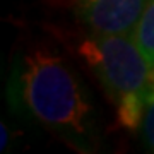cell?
<instances>
[{"instance_id":"6da1fadb","label":"cell","mask_w":154,"mask_h":154,"mask_svg":"<svg viewBox=\"0 0 154 154\" xmlns=\"http://www.w3.org/2000/svg\"><path fill=\"white\" fill-rule=\"evenodd\" d=\"M11 110L46 127L77 151L94 149L96 111L81 75L62 57L34 50L16 58L7 82Z\"/></svg>"},{"instance_id":"7a4b0ae2","label":"cell","mask_w":154,"mask_h":154,"mask_svg":"<svg viewBox=\"0 0 154 154\" xmlns=\"http://www.w3.org/2000/svg\"><path fill=\"white\" fill-rule=\"evenodd\" d=\"M79 55L113 103L127 94L149 96L152 65L132 34H94V38L81 43Z\"/></svg>"},{"instance_id":"3957f363","label":"cell","mask_w":154,"mask_h":154,"mask_svg":"<svg viewBox=\"0 0 154 154\" xmlns=\"http://www.w3.org/2000/svg\"><path fill=\"white\" fill-rule=\"evenodd\" d=\"M147 0H77V11L94 34H132Z\"/></svg>"},{"instance_id":"277c9868","label":"cell","mask_w":154,"mask_h":154,"mask_svg":"<svg viewBox=\"0 0 154 154\" xmlns=\"http://www.w3.org/2000/svg\"><path fill=\"white\" fill-rule=\"evenodd\" d=\"M132 36L149 60V63L154 65V0H147L146 9L134 29Z\"/></svg>"},{"instance_id":"5b68a950","label":"cell","mask_w":154,"mask_h":154,"mask_svg":"<svg viewBox=\"0 0 154 154\" xmlns=\"http://www.w3.org/2000/svg\"><path fill=\"white\" fill-rule=\"evenodd\" d=\"M140 134H142L146 147L154 152V89L149 91L147 106H146V113H144L142 125H140Z\"/></svg>"},{"instance_id":"8992f818","label":"cell","mask_w":154,"mask_h":154,"mask_svg":"<svg viewBox=\"0 0 154 154\" xmlns=\"http://www.w3.org/2000/svg\"><path fill=\"white\" fill-rule=\"evenodd\" d=\"M0 132H2V142H0V151H4V149L7 147V140H9V130H7V125L2 122L0 123Z\"/></svg>"},{"instance_id":"52a82bcc","label":"cell","mask_w":154,"mask_h":154,"mask_svg":"<svg viewBox=\"0 0 154 154\" xmlns=\"http://www.w3.org/2000/svg\"><path fill=\"white\" fill-rule=\"evenodd\" d=\"M151 89H154V65H152V72H151Z\"/></svg>"}]
</instances>
